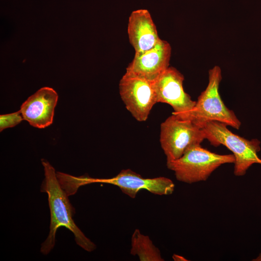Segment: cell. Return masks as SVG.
Returning <instances> with one entry per match:
<instances>
[{"instance_id":"cell-9","label":"cell","mask_w":261,"mask_h":261,"mask_svg":"<svg viewBox=\"0 0 261 261\" xmlns=\"http://www.w3.org/2000/svg\"><path fill=\"white\" fill-rule=\"evenodd\" d=\"M171 50L170 44L160 39L149 50L135 53L126 72L154 82L169 67Z\"/></svg>"},{"instance_id":"cell-14","label":"cell","mask_w":261,"mask_h":261,"mask_svg":"<svg viewBox=\"0 0 261 261\" xmlns=\"http://www.w3.org/2000/svg\"><path fill=\"white\" fill-rule=\"evenodd\" d=\"M254 261H261V253H260L256 258L253 260Z\"/></svg>"},{"instance_id":"cell-1","label":"cell","mask_w":261,"mask_h":261,"mask_svg":"<svg viewBox=\"0 0 261 261\" xmlns=\"http://www.w3.org/2000/svg\"><path fill=\"white\" fill-rule=\"evenodd\" d=\"M44 168V178L41 186L40 191L48 195L50 211V231L45 240L42 244L40 252L46 255L53 249L55 244L57 230L65 227L74 234L77 245L87 252H92L96 245L77 227L72 218L75 212L71 203L69 196L61 187L54 168L44 159L42 160Z\"/></svg>"},{"instance_id":"cell-10","label":"cell","mask_w":261,"mask_h":261,"mask_svg":"<svg viewBox=\"0 0 261 261\" xmlns=\"http://www.w3.org/2000/svg\"><path fill=\"white\" fill-rule=\"evenodd\" d=\"M58 94L52 88L43 87L29 97L20 111L24 120L32 126L44 129L53 122Z\"/></svg>"},{"instance_id":"cell-13","label":"cell","mask_w":261,"mask_h":261,"mask_svg":"<svg viewBox=\"0 0 261 261\" xmlns=\"http://www.w3.org/2000/svg\"><path fill=\"white\" fill-rule=\"evenodd\" d=\"M24 120L20 110L11 114L0 116V130L15 126Z\"/></svg>"},{"instance_id":"cell-11","label":"cell","mask_w":261,"mask_h":261,"mask_svg":"<svg viewBox=\"0 0 261 261\" xmlns=\"http://www.w3.org/2000/svg\"><path fill=\"white\" fill-rule=\"evenodd\" d=\"M129 41L135 53L149 50L160 40L149 12L145 9L133 11L128 24Z\"/></svg>"},{"instance_id":"cell-2","label":"cell","mask_w":261,"mask_h":261,"mask_svg":"<svg viewBox=\"0 0 261 261\" xmlns=\"http://www.w3.org/2000/svg\"><path fill=\"white\" fill-rule=\"evenodd\" d=\"M221 79V70L218 66L209 70L208 85L198 98L194 107L185 116L178 117L189 119L202 128L208 122L218 121L239 129L240 121L233 111L226 106L219 94Z\"/></svg>"},{"instance_id":"cell-7","label":"cell","mask_w":261,"mask_h":261,"mask_svg":"<svg viewBox=\"0 0 261 261\" xmlns=\"http://www.w3.org/2000/svg\"><path fill=\"white\" fill-rule=\"evenodd\" d=\"M119 94L126 108L140 122L147 119L157 102L153 82L126 72L119 83Z\"/></svg>"},{"instance_id":"cell-6","label":"cell","mask_w":261,"mask_h":261,"mask_svg":"<svg viewBox=\"0 0 261 261\" xmlns=\"http://www.w3.org/2000/svg\"><path fill=\"white\" fill-rule=\"evenodd\" d=\"M205 139L203 129L189 119L172 114L160 125V143L167 161L179 158L189 147Z\"/></svg>"},{"instance_id":"cell-12","label":"cell","mask_w":261,"mask_h":261,"mask_svg":"<svg viewBox=\"0 0 261 261\" xmlns=\"http://www.w3.org/2000/svg\"><path fill=\"white\" fill-rule=\"evenodd\" d=\"M130 253L137 256L141 261H163L159 249L153 244L149 237L142 234L136 229L131 238Z\"/></svg>"},{"instance_id":"cell-4","label":"cell","mask_w":261,"mask_h":261,"mask_svg":"<svg viewBox=\"0 0 261 261\" xmlns=\"http://www.w3.org/2000/svg\"><path fill=\"white\" fill-rule=\"evenodd\" d=\"M227 125L218 121H210L203 127L205 139L214 146L223 145L230 150L235 158L234 174L242 176L253 164H261L257 153L260 142L256 139L247 140L231 131Z\"/></svg>"},{"instance_id":"cell-3","label":"cell","mask_w":261,"mask_h":261,"mask_svg":"<svg viewBox=\"0 0 261 261\" xmlns=\"http://www.w3.org/2000/svg\"><path fill=\"white\" fill-rule=\"evenodd\" d=\"M234 161L233 154H218L196 145L188 148L179 158L167 161L166 164L174 172L177 180L191 184L205 181L220 166Z\"/></svg>"},{"instance_id":"cell-8","label":"cell","mask_w":261,"mask_h":261,"mask_svg":"<svg viewBox=\"0 0 261 261\" xmlns=\"http://www.w3.org/2000/svg\"><path fill=\"white\" fill-rule=\"evenodd\" d=\"M183 75L176 69L169 67L153 82L157 102L169 104L174 114L178 116H185L194 107L196 101L184 90Z\"/></svg>"},{"instance_id":"cell-5","label":"cell","mask_w":261,"mask_h":261,"mask_svg":"<svg viewBox=\"0 0 261 261\" xmlns=\"http://www.w3.org/2000/svg\"><path fill=\"white\" fill-rule=\"evenodd\" d=\"M105 183L118 187L121 191L131 198L143 189L159 195L171 194L174 189L173 182L167 177L144 178L131 170H122L116 175L109 178H94L87 175L72 176L70 183L75 190L83 186L92 183Z\"/></svg>"}]
</instances>
